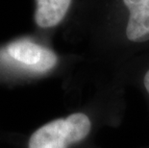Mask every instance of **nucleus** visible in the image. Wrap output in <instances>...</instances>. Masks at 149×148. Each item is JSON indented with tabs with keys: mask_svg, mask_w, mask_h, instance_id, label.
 <instances>
[{
	"mask_svg": "<svg viewBox=\"0 0 149 148\" xmlns=\"http://www.w3.org/2000/svg\"><path fill=\"white\" fill-rule=\"evenodd\" d=\"M70 20L79 30L102 40L149 44V0H80Z\"/></svg>",
	"mask_w": 149,
	"mask_h": 148,
	"instance_id": "f257e3e1",
	"label": "nucleus"
},
{
	"mask_svg": "<svg viewBox=\"0 0 149 148\" xmlns=\"http://www.w3.org/2000/svg\"><path fill=\"white\" fill-rule=\"evenodd\" d=\"M3 64L34 74L46 73L58 65V55L52 49L29 38L13 40L0 52Z\"/></svg>",
	"mask_w": 149,
	"mask_h": 148,
	"instance_id": "f03ea898",
	"label": "nucleus"
},
{
	"mask_svg": "<svg viewBox=\"0 0 149 148\" xmlns=\"http://www.w3.org/2000/svg\"><path fill=\"white\" fill-rule=\"evenodd\" d=\"M91 120L81 113L60 118L42 126L31 136L29 148H68L88 135Z\"/></svg>",
	"mask_w": 149,
	"mask_h": 148,
	"instance_id": "7ed1b4c3",
	"label": "nucleus"
},
{
	"mask_svg": "<svg viewBox=\"0 0 149 148\" xmlns=\"http://www.w3.org/2000/svg\"><path fill=\"white\" fill-rule=\"evenodd\" d=\"M75 5V0H34V23L42 31L55 29L70 18Z\"/></svg>",
	"mask_w": 149,
	"mask_h": 148,
	"instance_id": "20e7f679",
	"label": "nucleus"
},
{
	"mask_svg": "<svg viewBox=\"0 0 149 148\" xmlns=\"http://www.w3.org/2000/svg\"><path fill=\"white\" fill-rule=\"evenodd\" d=\"M142 82H143V86L145 88V90H147V92L149 93V67L146 69L145 73L142 78Z\"/></svg>",
	"mask_w": 149,
	"mask_h": 148,
	"instance_id": "39448f33",
	"label": "nucleus"
}]
</instances>
